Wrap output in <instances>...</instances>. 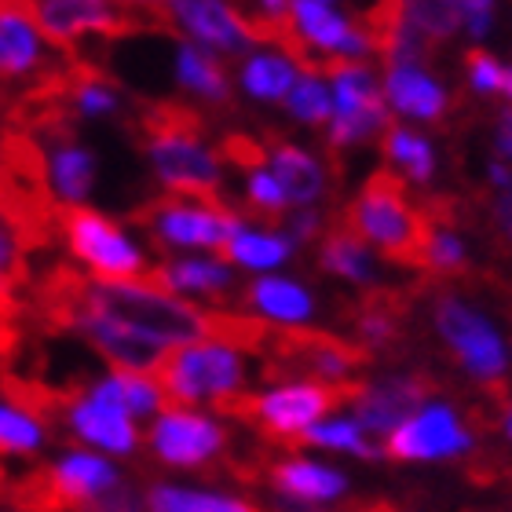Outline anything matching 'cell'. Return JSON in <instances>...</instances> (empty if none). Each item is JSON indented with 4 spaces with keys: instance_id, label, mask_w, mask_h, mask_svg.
Wrapping results in <instances>:
<instances>
[{
    "instance_id": "obj_22",
    "label": "cell",
    "mask_w": 512,
    "mask_h": 512,
    "mask_svg": "<svg viewBox=\"0 0 512 512\" xmlns=\"http://www.w3.org/2000/svg\"><path fill=\"white\" fill-rule=\"evenodd\" d=\"M143 278H150L154 286L172 293V297H183V293L216 297L220 289L231 286V271L224 264H216V260H165Z\"/></svg>"
},
{
    "instance_id": "obj_32",
    "label": "cell",
    "mask_w": 512,
    "mask_h": 512,
    "mask_svg": "<svg viewBox=\"0 0 512 512\" xmlns=\"http://www.w3.org/2000/svg\"><path fill=\"white\" fill-rule=\"evenodd\" d=\"M289 253H293V242H289V238L264 235V231H246V227H242V231H238V235L220 249V256L235 260V264L256 267V271L282 264Z\"/></svg>"
},
{
    "instance_id": "obj_4",
    "label": "cell",
    "mask_w": 512,
    "mask_h": 512,
    "mask_svg": "<svg viewBox=\"0 0 512 512\" xmlns=\"http://www.w3.org/2000/svg\"><path fill=\"white\" fill-rule=\"evenodd\" d=\"M136 224L147 231L161 249H220L231 242V238L242 231V216L231 213L220 202H198V198H180V194H169V198H158L150 202L147 209L136 213Z\"/></svg>"
},
{
    "instance_id": "obj_12",
    "label": "cell",
    "mask_w": 512,
    "mask_h": 512,
    "mask_svg": "<svg viewBox=\"0 0 512 512\" xmlns=\"http://www.w3.org/2000/svg\"><path fill=\"white\" fill-rule=\"evenodd\" d=\"M121 483H125V476L118 465L107 454L85 447L63 450L44 472V487L52 494V502L66 505V509H85V505L107 498L110 491H118Z\"/></svg>"
},
{
    "instance_id": "obj_9",
    "label": "cell",
    "mask_w": 512,
    "mask_h": 512,
    "mask_svg": "<svg viewBox=\"0 0 512 512\" xmlns=\"http://www.w3.org/2000/svg\"><path fill=\"white\" fill-rule=\"evenodd\" d=\"M267 352L275 355V363L267 366V377L300 374L319 377V381H344L352 366H363L370 359L363 344L315 330H275Z\"/></svg>"
},
{
    "instance_id": "obj_21",
    "label": "cell",
    "mask_w": 512,
    "mask_h": 512,
    "mask_svg": "<svg viewBox=\"0 0 512 512\" xmlns=\"http://www.w3.org/2000/svg\"><path fill=\"white\" fill-rule=\"evenodd\" d=\"M48 447V421L37 406L0 395V458H37Z\"/></svg>"
},
{
    "instance_id": "obj_41",
    "label": "cell",
    "mask_w": 512,
    "mask_h": 512,
    "mask_svg": "<svg viewBox=\"0 0 512 512\" xmlns=\"http://www.w3.org/2000/svg\"><path fill=\"white\" fill-rule=\"evenodd\" d=\"M319 213H311V209H300L297 216H289V235H293V242H311V238L319 235Z\"/></svg>"
},
{
    "instance_id": "obj_2",
    "label": "cell",
    "mask_w": 512,
    "mask_h": 512,
    "mask_svg": "<svg viewBox=\"0 0 512 512\" xmlns=\"http://www.w3.org/2000/svg\"><path fill=\"white\" fill-rule=\"evenodd\" d=\"M341 224L359 242H374L384 260L425 267V242L432 224H428L425 209H417L406 198V187L395 172H374L359 198L344 209Z\"/></svg>"
},
{
    "instance_id": "obj_28",
    "label": "cell",
    "mask_w": 512,
    "mask_h": 512,
    "mask_svg": "<svg viewBox=\"0 0 512 512\" xmlns=\"http://www.w3.org/2000/svg\"><path fill=\"white\" fill-rule=\"evenodd\" d=\"M384 158L392 161L395 172L410 176L414 183H428L436 176V150H432V143L403 125H392L384 132Z\"/></svg>"
},
{
    "instance_id": "obj_42",
    "label": "cell",
    "mask_w": 512,
    "mask_h": 512,
    "mask_svg": "<svg viewBox=\"0 0 512 512\" xmlns=\"http://www.w3.org/2000/svg\"><path fill=\"white\" fill-rule=\"evenodd\" d=\"M494 224H498V231L512 242V183L502 191V198L494 202Z\"/></svg>"
},
{
    "instance_id": "obj_3",
    "label": "cell",
    "mask_w": 512,
    "mask_h": 512,
    "mask_svg": "<svg viewBox=\"0 0 512 512\" xmlns=\"http://www.w3.org/2000/svg\"><path fill=\"white\" fill-rule=\"evenodd\" d=\"M363 392V384L352 381H297V384H282L271 395H260V399H249V395H227V399H216V410L220 414H231L238 421H256L271 432V436L293 439L300 432H308L322 414H330L333 406L355 403V395Z\"/></svg>"
},
{
    "instance_id": "obj_31",
    "label": "cell",
    "mask_w": 512,
    "mask_h": 512,
    "mask_svg": "<svg viewBox=\"0 0 512 512\" xmlns=\"http://www.w3.org/2000/svg\"><path fill=\"white\" fill-rule=\"evenodd\" d=\"M110 377H114V384H118L121 403H125L132 421H147V417H158V414H165L169 406H176L169 395H165V388H161L154 374H125V370H110Z\"/></svg>"
},
{
    "instance_id": "obj_19",
    "label": "cell",
    "mask_w": 512,
    "mask_h": 512,
    "mask_svg": "<svg viewBox=\"0 0 512 512\" xmlns=\"http://www.w3.org/2000/svg\"><path fill=\"white\" fill-rule=\"evenodd\" d=\"M384 96L399 114L417 121H439L450 107L447 88L421 66H392L384 77Z\"/></svg>"
},
{
    "instance_id": "obj_25",
    "label": "cell",
    "mask_w": 512,
    "mask_h": 512,
    "mask_svg": "<svg viewBox=\"0 0 512 512\" xmlns=\"http://www.w3.org/2000/svg\"><path fill=\"white\" fill-rule=\"evenodd\" d=\"M176 81L187 92H198L202 99H209V103H220V107L231 103V85H227L224 66L198 44H180L176 48Z\"/></svg>"
},
{
    "instance_id": "obj_29",
    "label": "cell",
    "mask_w": 512,
    "mask_h": 512,
    "mask_svg": "<svg viewBox=\"0 0 512 512\" xmlns=\"http://www.w3.org/2000/svg\"><path fill=\"white\" fill-rule=\"evenodd\" d=\"M322 267L333 271V275L348 278V282H374V264H370V253L359 238L348 231L344 224H337L330 235L322 238Z\"/></svg>"
},
{
    "instance_id": "obj_8",
    "label": "cell",
    "mask_w": 512,
    "mask_h": 512,
    "mask_svg": "<svg viewBox=\"0 0 512 512\" xmlns=\"http://www.w3.org/2000/svg\"><path fill=\"white\" fill-rule=\"evenodd\" d=\"M37 30L55 48H77L85 37H121L143 26H165L161 11L139 15L114 0H33Z\"/></svg>"
},
{
    "instance_id": "obj_37",
    "label": "cell",
    "mask_w": 512,
    "mask_h": 512,
    "mask_svg": "<svg viewBox=\"0 0 512 512\" xmlns=\"http://www.w3.org/2000/svg\"><path fill=\"white\" fill-rule=\"evenodd\" d=\"M249 205H253L256 213H264L267 220H278V216L286 213V194H282L278 180L267 169L249 172Z\"/></svg>"
},
{
    "instance_id": "obj_40",
    "label": "cell",
    "mask_w": 512,
    "mask_h": 512,
    "mask_svg": "<svg viewBox=\"0 0 512 512\" xmlns=\"http://www.w3.org/2000/svg\"><path fill=\"white\" fill-rule=\"evenodd\" d=\"M77 512H147V505H143V498L128 483H121L118 491H110L107 498H99V502L85 505V509Z\"/></svg>"
},
{
    "instance_id": "obj_30",
    "label": "cell",
    "mask_w": 512,
    "mask_h": 512,
    "mask_svg": "<svg viewBox=\"0 0 512 512\" xmlns=\"http://www.w3.org/2000/svg\"><path fill=\"white\" fill-rule=\"evenodd\" d=\"M143 505H147V512H260V509H253V505L238 502V498L183 491V487H169V483L150 487Z\"/></svg>"
},
{
    "instance_id": "obj_27",
    "label": "cell",
    "mask_w": 512,
    "mask_h": 512,
    "mask_svg": "<svg viewBox=\"0 0 512 512\" xmlns=\"http://www.w3.org/2000/svg\"><path fill=\"white\" fill-rule=\"evenodd\" d=\"M242 85H246L249 96L267 99V103H282L293 92V85H297V63L275 52L249 55V63L242 66Z\"/></svg>"
},
{
    "instance_id": "obj_10",
    "label": "cell",
    "mask_w": 512,
    "mask_h": 512,
    "mask_svg": "<svg viewBox=\"0 0 512 512\" xmlns=\"http://www.w3.org/2000/svg\"><path fill=\"white\" fill-rule=\"evenodd\" d=\"M436 330L439 337L454 348L465 370L472 377H480L487 388L498 384L502 388L505 377V344L502 337L491 330V322L483 319L480 311H472L469 304H461L458 297H439L436 300Z\"/></svg>"
},
{
    "instance_id": "obj_17",
    "label": "cell",
    "mask_w": 512,
    "mask_h": 512,
    "mask_svg": "<svg viewBox=\"0 0 512 512\" xmlns=\"http://www.w3.org/2000/svg\"><path fill=\"white\" fill-rule=\"evenodd\" d=\"M44 128L52 132V150L44 161V187L52 191V198L63 209L85 205V198L96 187V154L66 132L63 118L44 121Z\"/></svg>"
},
{
    "instance_id": "obj_14",
    "label": "cell",
    "mask_w": 512,
    "mask_h": 512,
    "mask_svg": "<svg viewBox=\"0 0 512 512\" xmlns=\"http://www.w3.org/2000/svg\"><path fill=\"white\" fill-rule=\"evenodd\" d=\"M428 395H432V381L421 374L384 377L377 384H363V392L355 395V425L363 432L392 436L395 428L425 410Z\"/></svg>"
},
{
    "instance_id": "obj_6",
    "label": "cell",
    "mask_w": 512,
    "mask_h": 512,
    "mask_svg": "<svg viewBox=\"0 0 512 512\" xmlns=\"http://www.w3.org/2000/svg\"><path fill=\"white\" fill-rule=\"evenodd\" d=\"M63 425L77 439V447L107 454V458H128L139 447V428L128 417L118 384L110 374L96 377L88 388L66 399Z\"/></svg>"
},
{
    "instance_id": "obj_45",
    "label": "cell",
    "mask_w": 512,
    "mask_h": 512,
    "mask_svg": "<svg viewBox=\"0 0 512 512\" xmlns=\"http://www.w3.org/2000/svg\"><path fill=\"white\" fill-rule=\"evenodd\" d=\"M487 176H491V183H498V187H509V183H512V172L505 169L502 161H494L491 169H487Z\"/></svg>"
},
{
    "instance_id": "obj_46",
    "label": "cell",
    "mask_w": 512,
    "mask_h": 512,
    "mask_svg": "<svg viewBox=\"0 0 512 512\" xmlns=\"http://www.w3.org/2000/svg\"><path fill=\"white\" fill-rule=\"evenodd\" d=\"M502 92L512 99V66H509V70H505V74H502Z\"/></svg>"
},
{
    "instance_id": "obj_35",
    "label": "cell",
    "mask_w": 512,
    "mask_h": 512,
    "mask_svg": "<svg viewBox=\"0 0 512 512\" xmlns=\"http://www.w3.org/2000/svg\"><path fill=\"white\" fill-rule=\"evenodd\" d=\"M428 224H432V231H428L425 242V271H432V275H458L465 267L461 238L450 235L447 224H439V220H428Z\"/></svg>"
},
{
    "instance_id": "obj_24",
    "label": "cell",
    "mask_w": 512,
    "mask_h": 512,
    "mask_svg": "<svg viewBox=\"0 0 512 512\" xmlns=\"http://www.w3.org/2000/svg\"><path fill=\"white\" fill-rule=\"evenodd\" d=\"M403 315H406L403 297L381 289V293H366V297L359 300V308L352 311V326L370 348H384V344H392L395 337H399Z\"/></svg>"
},
{
    "instance_id": "obj_11",
    "label": "cell",
    "mask_w": 512,
    "mask_h": 512,
    "mask_svg": "<svg viewBox=\"0 0 512 512\" xmlns=\"http://www.w3.org/2000/svg\"><path fill=\"white\" fill-rule=\"evenodd\" d=\"M158 11L165 26L172 22L183 33H191L194 44L205 52L238 55L253 48L242 11H235L227 0H158Z\"/></svg>"
},
{
    "instance_id": "obj_43",
    "label": "cell",
    "mask_w": 512,
    "mask_h": 512,
    "mask_svg": "<svg viewBox=\"0 0 512 512\" xmlns=\"http://www.w3.org/2000/svg\"><path fill=\"white\" fill-rule=\"evenodd\" d=\"M494 150L498 158H512V107L498 118V132H494Z\"/></svg>"
},
{
    "instance_id": "obj_15",
    "label": "cell",
    "mask_w": 512,
    "mask_h": 512,
    "mask_svg": "<svg viewBox=\"0 0 512 512\" xmlns=\"http://www.w3.org/2000/svg\"><path fill=\"white\" fill-rule=\"evenodd\" d=\"M461 450H469V436L450 406H425L417 417L395 428L384 443V454L395 461L454 458Z\"/></svg>"
},
{
    "instance_id": "obj_7",
    "label": "cell",
    "mask_w": 512,
    "mask_h": 512,
    "mask_svg": "<svg viewBox=\"0 0 512 512\" xmlns=\"http://www.w3.org/2000/svg\"><path fill=\"white\" fill-rule=\"evenodd\" d=\"M158 384L165 388L172 403H198V399H227V395L242 392L246 370H242V355L224 344L202 341V344H183L165 355L158 366Z\"/></svg>"
},
{
    "instance_id": "obj_16",
    "label": "cell",
    "mask_w": 512,
    "mask_h": 512,
    "mask_svg": "<svg viewBox=\"0 0 512 512\" xmlns=\"http://www.w3.org/2000/svg\"><path fill=\"white\" fill-rule=\"evenodd\" d=\"M494 4L498 0H399V15L428 44H436L461 30L469 37H487L494 22Z\"/></svg>"
},
{
    "instance_id": "obj_38",
    "label": "cell",
    "mask_w": 512,
    "mask_h": 512,
    "mask_svg": "<svg viewBox=\"0 0 512 512\" xmlns=\"http://www.w3.org/2000/svg\"><path fill=\"white\" fill-rule=\"evenodd\" d=\"M465 74H469V85L480 92V96H491V92H502V74L505 66L487 52H469L465 55Z\"/></svg>"
},
{
    "instance_id": "obj_48",
    "label": "cell",
    "mask_w": 512,
    "mask_h": 512,
    "mask_svg": "<svg viewBox=\"0 0 512 512\" xmlns=\"http://www.w3.org/2000/svg\"><path fill=\"white\" fill-rule=\"evenodd\" d=\"M322 4H330V0H322Z\"/></svg>"
},
{
    "instance_id": "obj_26",
    "label": "cell",
    "mask_w": 512,
    "mask_h": 512,
    "mask_svg": "<svg viewBox=\"0 0 512 512\" xmlns=\"http://www.w3.org/2000/svg\"><path fill=\"white\" fill-rule=\"evenodd\" d=\"M246 304L278 322H304L311 315V297L286 278H256L246 289Z\"/></svg>"
},
{
    "instance_id": "obj_13",
    "label": "cell",
    "mask_w": 512,
    "mask_h": 512,
    "mask_svg": "<svg viewBox=\"0 0 512 512\" xmlns=\"http://www.w3.org/2000/svg\"><path fill=\"white\" fill-rule=\"evenodd\" d=\"M147 443L172 469H194V465H205L213 454H220L224 432H220L213 417L191 414L183 406H169L165 414L154 417Z\"/></svg>"
},
{
    "instance_id": "obj_34",
    "label": "cell",
    "mask_w": 512,
    "mask_h": 512,
    "mask_svg": "<svg viewBox=\"0 0 512 512\" xmlns=\"http://www.w3.org/2000/svg\"><path fill=\"white\" fill-rule=\"evenodd\" d=\"M289 103V114L304 125H326L333 118V96L330 88L322 85V77L315 74H300L293 92L286 96Z\"/></svg>"
},
{
    "instance_id": "obj_23",
    "label": "cell",
    "mask_w": 512,
    "mask_h": 512,
    "mask_svg": "<svg viewBox=\"0 0 512 512\" xmlns=\"http://www.w3.org/2000/svg\"><path fill=\"white\" fill-rule=\"evenodd\" d=\"M271 480L289 502L300 505H319L330 502L344 491V476L333 469H322V465H311V461H286V465H275Z\"/></svg>"
},
{
    "instance_id": "obj_18",
    "label": "cell",
    "mask_w": 512,
    "mask_h": 512,
    "mask_svg": "<svg viewBox=\"0 0 512 512\" xmlns=\"http://www.w3.org/2000/svg\"><path fill=\"white\" fill-rule=\"evenodd\" d=\"M44 63L33 0H0V77H26Z\"/></svg>"
},
{
    "instance_id": "obj_44",
    "label": "cell",
    "mask_w": 512,
    "mask_h": 512,
    "mask_svg": "<svg viewBox=\"0 0 512 512\" xmlns=\"http://www.w3.org/2000/svg\"><path fill=\"white\" fill-rule=\"evenodd\" d=\"M264 19H289V0H260Z\"/></svg>"
},
{
    "instance_id": "obj_5",
    "label": "cell",
    "mask_w": 512,
    "mask_h": 512,
    "mask_svg": "<svg viewBox=\"0 0 512 512\" xmlns=\"http://www.w3.org/2000/svg\"><path fill=\"white\" fill-rule=\"evenodd\" d=\"M63 238L77 264L99 282H132L147 275V256L125 227L88 205L63 209Z\"/></svg>"
},
{
    "instance_id": "obj_39",
    "label": "cell",
    "mask_w": 512,
    "mask_h": 512,
    "mask_svg": "<svg viewBox=\"0 0 512 512\" xmlns=\"http://www.w3.org/2000/svg\"><path fill=\"white\" fill-rule=\"evenodd\" d=\"M220 154H224L231 165H238L246 176L256 169H264V161H267V150L249 136H227L224 143H220Z\"/></svg>"
},
{
    "instance_id": "obj_1",
    "label": "cell",
    "mask_w": 512,
    "mask_h": 512,
    "mask_svg": "<svg viewBox=\"0 0 512 512\" xmlns=\"http://www.w3.org/2000/svg\"><path fill=\"white\" fill-rule=\"evenodd\" d=\"M143 147L169 194L220 202V161L202 143V118L180 103H154L139 114Z\"/></svg>"
},
{
    "instance_id": "obj_47",
    "label": "cell",
    "mask_w": 512,
    "mask_h": 512,
    "mask_svg": "<svg viewBox=\"0 0 512 512\" xmlns=\"http://www.w3.org/2000/svg\"><path fill=\"white\" fill-rule=\"evenodd\" d=\"M505 432H509V439H512V403H509V410H505Z\"/></svg>"
},
{
    "instance_id": "obj_20",
    "label": "cell",
    "mask_w": 512,
    "mask_h": 512,
    "mask_svg": "<svg viewBox=\"0 0 512 512\" xmlns=\"http://www.w3.org/2000/svg\"><path fill=\"white\" fill-rule=\"evenodd\" d=\"M267 161H271V176L286 194V205L308 209V205H315L322 198L326 172L308 150H300L297 143H286V139H275L271 150H267Z\"/></svg>"
},
{
    "instance_id": "obj_33",
    "label": "cell",
    "mask_w": 512,
    "mask_h": 512,
    "mask_svg": "<svg viewBox=\"0 0 512 512\" xmlns=\"http://www.w3.org/2000/svg\"><path fill=\"white\" fill-rule=\"evenodd\" d=\"M304 443H315V447H330V450H348V454H359V458H377L381 450L366 443V432L355 421H326V425H311L308 432H300L289 447H304Z\"/></svg>"
},
{
    "instance_id": "obj_36",
    "label": "cell",
    "mask_w": 512,
    "mask_h": 512,
    "mask_svg": "<svg viewBox=\"0 0 512 512\" xmlns=\"http://www.w3.org/2000/svg\"><path fill=\"white\" fill-rule=\"evenodd\" d=\"M22 267V227L11 216V209L0 202V289H8L15 282Z\"/></svg>"
}]
</instances>
